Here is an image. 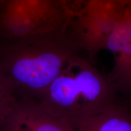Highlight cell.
I'll use <instances>...</instances> for the list:
<instances>
[{"label": "cell", "mask_w": 131, "mask_h": 131, "mask_svg": "<svg viewBox=\"0 0 131 131\" xmlns=\"http://www.w3.org/2000/svg\"><path fill=\"white\" fill-rule=\"evenodd\" d=\"M81 49L68 28L0 38V69L18 96L38 100Z\"/></svg>", "instance_id": "cell-1"}, {"label": "cell", "mask_w": 131, "mask_h": 131, "mask_svg": "<svg viewBox=\"0 0 131 131\" xmlns=\"http://www.w3.org/2000/svg\"><path fill=\"white\" fill-rule=\"evenodd\" d=\"M117 92L109 78L78 55L68 61L38 100L75 130L85 119L117 101Z\"/></svg>", "instance_id": "cell-2"}, {"label": "cell", "mask_w": 131, "mask_h": 131, "mask_svg": "<svg viewBox=\"0 0 131 131\" xmlns=\"http://www.w3.org/2000/svg\"><path fill=\"white\" fill-rule=\"evenodd\" d=\"M72 17L61 0H3L0 38L66 29Z\"/></svg>", "instance_id": "cell-3"}, {"label": "cell", "mask_w": 131, "mask_h": 131, "mask_svg": "<svg viewBox=\"0 0 131 131\" xmlns=\"http://www.w3.org/2000/svg\"><path fill=\"white\" fill-rule=\"evenodd\" d=\"M126 7L119 0H86L68 29L91 57L106 49L109 35Z\"/></svg>", "instance_id": "cell-4"}, {"label": "cell", "mask_w": 131, "mask_h": 131, "mask_svg": "<svg viewBox=\"0 0 131 131\" xmlns=\"http://www.w3.org/2000/svg\"><path fill=\"white\" fill-rule=\"evenodd\" d=\"M1 131H72L68 122L49 112L38 100L18 96L12 109L0 126Z\"/></svg>", "instance_id": "cell-5"}, {"label": "cell", "mask_w": 131, "mask_h": 131, "mask_svg": "<svg viewBox=\"0 0 131 131\" xmlns=\"http://www.w3.org/2000/svg\"><path fill=\"white\" fill-rule=\"evenodd\" d=\"M78 131H131V106L117 100L83 121Z\"/></svg>", "instance_id": "cell-6"}, {"label": "cell", "mask_w": 131, "mask_h": 131, "mask_svg": "<svg viewBox=\"0 0 131 131\" xmlns=\"http://www.w3.org/2000/svg\"><path fill=\"white\" fill-rule=\"evenodd\" d=\"M17 98L14 84L0 69V126L10 112Z\"/></svg>", "instance_id": "cell-7"}, {"label": "cell", "mask_w": 131, "mask_h": 131, "mask_svg": "<svg viewBox=\"0 0 131 131\" xmlns=\"http://www.w3.org/2000/svg\"><path fill=\"white\" fill-rule=\"evenodd\" d=\"M61 1L73 17L74 16H76L81 9H82L81 6L83 7L86 0H61Z\"/></svg>", "instance_id": "cell-8"}, {"label": "cell", "mask_w": 131, "mask_h": 131, "mask_svg": "<svg viewBox=\"0 0 131 131\" xmlns=\"http://www.w3.org/2000/svg\"><path fill=\"white\" fill-rule=\"evenodd\" d=\"M119 1L124 7H126L129 5H131V0H119Z\"/></svg>", "instance_id": "cell-9"}, {"label": "cell", "mask_w": 131, "mask_h": 131, "mask_svg": "<svg viewBox=\"0 0 131 131\" xmlns=\"http://www.w3.org/2000/svg\"><path fill=\"white\" fill-rule=\"evenodd\" d=\"M2 1H3V0H0V6H1V3H2Z\"/></svg>", "instance_id": "cell-10"}]
</instances>
